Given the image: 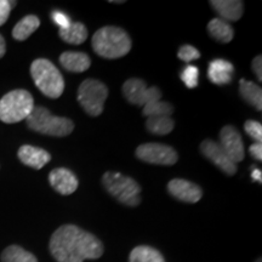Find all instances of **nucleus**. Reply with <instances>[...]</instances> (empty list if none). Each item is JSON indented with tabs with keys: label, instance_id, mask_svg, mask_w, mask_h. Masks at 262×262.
<instances>
[{
	"label": "nucleus",
	"instance_id": "obj_1",
	"mask_svg": "<svg viewBox=\"0 0 262 262\" xmlns=\"http://www.w3.org/2000/svg\"><path fill=\"white\" fill-rule=\"evenodd\" d=\"M50 253L57 262H84L102 256L103 245L94 234L74 225L61 226L50 239Z\"/></svg>",
	"mask_w": 262,
	"mask_h": 262
},
{
	"label": "nucleus",
	"instance_id": "obj_2",
	"mask_svg": "<svg viewBox=\"0 0 262 262\" xmlns=\"http://www.w3.org/2000/svg\"><path fill=\"white\" fill-rule=\"evenodd\" d=\"M94 51L103 58H120L131 50V39L124 29L106 26L95 33L91 40Z\"/></svg>",
	"mask_w": 262,
	"mask_h": 262
},
{
	"label": "nucleus",
	"instance_id": "obj_3",
	"mask_svg": "<svg viewBox=\"0 0 262 262\" xmlns=\"http://www.w3.org/2000/svg\"><path fill=\"white\" fill-rule=\"evenodd\" d=\"M34 84L45 96L58 98L63 94L64 79L58 68L47 58H38L31 66Z\"/></svg>",
	"mask_w": 262,
	"mask_h": 262
},
{
	"label": "nucleus",
	"instance_id": "obj_4",
	"mask_svg": "<svg viewBox=\"0 0 262 262\" xmlns=\"http://www.w3.org/2000/svg\"><path fill=\"white\" fill-rule=\"evenodd\" d=\"M27 125L31 130L42 135L64 137L73 131L74 123L63 117L52 116L45 107H34L27 119Z\"/></svg>",
	"mask_w": 262,
	"mask_h": 262
},
{
	"label": "nucleus",
	"instance_id": "obj_5",
	"mask_svg": "<svg viewBox=\"0 0 262 262\" xmlns=\"http://www.w3.org/2000/svg\"><path fill=\"white\" fill-rule=\"evenodd\" d=\"M102 185L118 202L127 206H137L141 203V187L135 180L120 172L107 171L102 176Z\"/></svg>",
	"mask_w": 262,
	"mask_h": 262
},
{
	"label": "nucleus",
	"instance_id": "obj_6",
	"mask_svg": "<svg viewBox=\"0 0 262 262\" xmlns=\"http://www.w3.org/2000/svg\"><path fill=\"white\" fill-rule=\"evenodd\" d=\"M34 108V100L27 90H12L0 100V120L6 124L27 119Z\"/></svg>",
	"mask_w": 262,
	"mask_h": 262
},
{
	"label": "nucleus",
	"instance_id": "obj_7",
	"mask_svg": "<svg viewBox=\"0 0 262 262\" xmlns=\"http://www.w3.org/2000/svg\"><path fill=\"white\" fill-rule=\"evenodd\" d=\"M107 97L108 88L96 79L84 80L78 89V102L85 112L93 117L100 116L103 112Z\"/></svg>",
	"mask_w": 262,
	"mask_h": 262
},
{
	"label": "nucleus",
	"instance_id": "obj_8",
	"mask_svg": "<svg viewBox=\"0 0 262 262\" xmlns=\"http://www.w3.org/2000/svg\"><path fill=\"white\" fill-rule=\"evenodd\" d=\"M123 95L126 101L136 106H145V104L159 101L162 98V91L157 86L147 88V84L143 80L137 78H131L123 85Z\"/></svg>",
	"mask_w": 262,
	"mask_h": 262
},
{
	"label": "nucleus",
	"instance_id": "obj_9",
	"mask_svg": "<svg viewBox=\"0 0 262 262\" xmlns=\"http://www.w3.org/2000/svg\"><path fill=\"white\" fill-rule=\"evenodd\" d=\"M136 157L142 162L156 165H173L179 160L178 152L162 143H143L137 147Z\"/></svg>",
	"mask_w": 262,
	"mask_h": 262
},
{
	"label": "nucleus",
	"instance_id": "obj_10",
	"mask_svg": "<svg viewBox=\"0 0 262 262\" xmlns=\"http://www.w3.org/2000/svg\"><path fill=\"white\" fill-rule=\"evenodd\" d=\"M219 145L224 149L229 159L234 164L244 160L245 147L242 135L239 131L232 125H226L220 131V141Z\"/></svg>",
	"mask_w": 262,
	"mask_h": 262
},
{
	"label": "nucleus",
	"instance_id": "obj_11",
	"mask_svg": "<svg viewBox=\"0 0 262 262\" xmlns=\"http://www.w3.org/2000/svg\"><path fill=\"white\" fill-rule=\"evenodd\" d=\"M201 150L206 159H209L212 164H215L221 171L226 175L232 176L237 172V164H234L228 158L227 155L214 140H204L201 145Z\"/></svg>",
	"mask_w": 262,
	"mask_h": 262
},
{
	"label": "nucleus",
	"instance_id": "obj_12",
	"mask_svg": "<svg viewBox=\"0 0 262 262\" xmlns=\"http://www.w3.org/2000/svg\"><path fill=\"white\" fill-rule=\"evenodd\" d=\"M168 191L173 198L185 203H196L202 199L203 191L198 185L185 179H173L168 183Z\"/></svg>",
	"mask_w": 262,
	"mask_h": 262
},
{
	"label": "nucleus",
	"instance_id": "obj_13",
	"mask_svg": "<svg viewBox=\"0 0 262 262\" xmlns=\"http://www.w3.org/2000/svg\"><path fill=\"white\" fill-rule=\"evenodd\" d=\"M49 182L55 191L62 195H70L77 191L79 181L70 169L57 168L49 173Z\"/></svg>",
	"mask_w": 262,
	"mask_h": 262
},
{
	"label": "nucleus",
	"instance_id": "obj_14",
	"mask_svg": "<svg viewBox=\"0 0 262 262\" xmlns=\"http://www.w3.org/2000/svg\"><path fill=\"white\" fill-rule=\"evenodd\" d=\"M234 66L229 61L216 58L209 63L208 78L212 84L227 85L231 84L234 77Z\"/></svg>",
	"mask_w": 262,
	"mask_h": 262
},
{
	"label": "nucleus",
	"instance_id": "obj_15",
	"mask_svg": "<svg viewBox=\"0 0 262 262\" xmlns=\"http://www.w3.org/2000/svg\"><path fill=\"white\" fill-rule=\"evenodd\" d=\"M18 159L25 165L35 170H40L51 160V155L45 149L31 145H25L18 149Z\"/></svg>",
	"mask_w": 262,
	"mask_h": 262
},
{
	"label": "nucleus",
	"instance_id": "obj_16",
	"mask_svg": "<svg viewBox=\"0 0 262 262\" xmlns=\"http://www.w3.org/2000/svg\"><path fill=\"white\" fill-rule=\"evenodd\" d=\"M210 4L220 18L229 22H235L242 18L244 12V3L241 0H211Z\"/></svg>",
	"mask_w": 262,
	"mask_h": 262
},
{
	"label": "nucleus",
	"instance_id": "obj_17",
	"mask_svg": "<svg viewBox=\"0 0 262 262\" xmlns=\"http://www.w3.org/2000/svg\"><path fill=\"white\" fill-rule=\"evenodd\" d=\"M60 63L66 71L72 73H83L91 66L89 55L79 51H66L60 56Z\"/></svg>",
	"mask_w": 262,
	"mask_h": 262
},
{
	"label": "nucleus",
	"instance_id": "obj_18",
	"mask_svg": "<svg viewBox=\"0 0 262 262\" xmlns=\"http://www.w3.org/2000/svg\"><path fill=\"white\" fill-rule=\"evenodd\" d=\"M208 32L216 41L221 42V44H227L234 37V31L232 26L220 17L212 18L209 22Z\"/></svg>",
	"mask_w": 262,
	"mask_h": 262
},
{
	"label": "nucleus",
	"instance_id": "obj_19",
	"mask_svg": "<svg viewBox=\"0 0 262 262\" xmlns=\"http://www.w3.org/2000/svg\"><path fill=\"white\" fill-rule=\"evenodd\" d=\"M239 91L245 102L256 108L257 111L262 110V90L257 84L245 79L239 81Z\"/></svg>",
	"mask_w": 262,
	"mask_h": 262
},
{
	"label": "nucleus",
	"instance_id": "obj_20",
	"mask_svg": "<svg viewBox=\"0 0 262 262\" xmlns=\"http://www.w3.org/2000/svg\"><path fill=\"white\" fill-rule=\"evenodd\" d=\"M40 26V19H39L35 15H28L18 21L16 26L12 29V37L16 40L24 41L26 39L31 37Z\"/></svg>",
	"mask_w": 262,
	"mask_h": 262
},
{
	"label": "nucleus",
	"instance_id": "obj_21",
	"mask_svg": "<svg viewBox=\"0 0 262 262\" xmlns=\"http://www.w3.org/2000/svg\"><path fill=\"white\" fill-rule=\"evenodd\" d=\"M60 38L62 40L68 42L72 45H80L88 39V32L86 27L80 22H72L70 27L67 29H60L58 31Z\"/></svg>",
	"mask_w": 262,
	"mask_h": 262
},
{
	"label": "nucleus",
	"instance_id": "obj_22",
	"mask_svg": "<svg viewBox=\"0 0 262 262\" xmlns=\"http://www.w3.org/2000/svg\"><path fill=\"white\" fill-rule=\"evenodd\" d=\"M129 262H165V260L157 249L147 245H140L133 249Z\"/></svg>",
	"mask_w": 262,
	"mask_h": 262
},
{
	"label": "nucleus",
	"instance_id": "obj_23",
	"mask_svg": "<svg viewBox=\"0 0 262 262\" xmlns=\"http://www.w3.org/2000/svg\"><path fill=\"white\" fill-rule=\"evenodd\" d=\"M3 262H38L34 255L18 245H10L3 251Z\"/></svg>",
	"mask_w": 262,
	"mask_h": 262
},
{
	"label": "nucleus",
	"instance_id": "obj_24",
	"mask_svg": "<svg viewBox=\"0 0 262 262\" xmlns=\"http://www.w3.org/2000/svg\"><path fill=\"white\" fill-rule=\"evenodd\" d=\"M173 126L175 123L170 117H153L146 122L147 130L155 135H168L173 130Z\"/></svg>",
	"mask_w": 262,
	"mask_h": 262
},
{
	"label": "nucleus",
	"instance_id": "obj_25",
	"mask_svg": "<svg viewBox=\"0 0 262 262\" xmlns=\"http://www.w3.org/2000/svg\"><path fill=\"white\" fill-rule=\"evenodd\" d=\"M173 113V107L171 103L165 101H153L143 106L142 114L147 118L153 117H170Z\"/></svg>",
	"mask_w": 262,
	"mask_h": 262
},
{
	"label": "nucleus",
	"instance_id": "obj_26",
	"mask_svg": "<svg viewBox=\"0 0 262 262\" xmlns=\"http://www.w3.org/2000/svg\"><path fill=\"white\" fill-rule=\"evenodd\" d=\"M183 83L188 89H194L199 83V70L193 64H187L180 74Z\"/></svg>",
	"mask_w": 262,
	"mask_h": 262
},
{
	"label": "nucleus",
	"instance_id": "obj_27",
	"mask_svg": "<svg viewBox=\"0 0 262 262\" xmlns=\"http://www.w3.org/2000/svg\"><path fill=\"white\" fill-rule=\"evenodd\" d=\"M178 56L180 60L189 63V62L198 60V58L201 57V52H199L198 49L192 47V45H182V47L179 49Z\"/></svg>",
	"mask_w": 262,
	"mask_h": 262
},
{
	"label": "nucleus",
	"instance_id": "obj_28",
	"mask_svg": "<svg viewBox=\"0 0 262 262\" xmlns=\"http://www.w3.org/2000/svg\"><path fill=\"white\" fill-rule=\"evenodd\" d=\"M244 130L251 139L256 141V143H261L262 141V125L256 120H247L244 124Z\"/></svg>",
	"mask_w": 262,
	"mask_h": 262
},
{
	"label": "nucleus",
	"instance_id": "obj_29",
	"mask_svg": "<svg viewBox=\"0 0 262 262\" xmlns=\"http://www.w3.org/2000/svg\"><path fill=\"white\" fill-rule=\"evenodd\" d=\"M51 18L55 22V25L60 27V29H67L72 24L70 16L62 11H54L51 14Z\"/></svg>",
	"mask_w": 262,
	"mask_h": 262
},
{
	"label": "nucleus",
	"instance_id": "obj_30",
	"mask_svg": "<svg viewBox=\"0 0 262 262\" xmlns=\"http://www.w3.org/2000/svg\"><path fill=\"white\" fill-rule=\"evenodd\" d=\"M16 2H9V0H0V26H3L8 21L10 12L15 8Z\"/></svg>",
	"mask_w": 262,
	"mask_h": 262
},
{
	"label": "nucleus",
	"instance_id": "obj_31",
	"mask_svg": "<svg viewBox=\"0 0 262 262\" xmlns=\"http://www.w3.org/2000/svg\"><path fill=\"white\" fill-rule=\"evenodd\" d=\"M253 71L255 75H256L257 80L261 81L262 80V57L258 55L254 58L253 61Z\"/></svg>",
	"mask_w": 262,
	"mask_h": 262
},
{
	"label": "nucleus",
	"instance_id": "obj_32",
	"mask_svg": "<svg viewBox=\"0 0 262 262\" xmlns=\"http://www.w3.org/2000/svg\"><path fill=\"white\" fill-rule=\"evenodd\" d=\"M249 152H250L251 157H253L254 159H256L257 162H261L262 160V146L261 143H253V145L250 146V148H249Z\"/></svg>",
	"mask_w": 262,
	"mask_h": 262
},
{
	"label": "nucleus",
	"instance_id": "obj_33",
	"mask_svg": "<svg viewBox=\"0 0 262 262\" xmlns=\"http://www.w3.org/2000/svg\"><path fill=\"white\" fill-rule=\"evenodd\" d=\"M251 179L253 181L261 183L262 182V171L258 168H253V172H251Z\"/></svg>",
	"mask_w": 262,
	"mask_h": 262
},
{
	"label": "nucleus",
	"instance_id": "obj_34",
	"mask_svg": "<svg viewBox=\"0 0 262 262\" xmlns=\"http://www.w3.org/2000/svg\"><path fill=\"white\" fill-rule=\"evenodd\" d=\"M6 52V44H5V39L0 34V58L5 55Z\"/></svg>",
	"mask_w": 262,
	"mask_h": 262
},
{
	"label": "nucleus",
	"instance_id": "obj_35",
	"mask_svg": "<svg viewBox=\"0 0 262 262\" xmlns=\"http://www.w3.org/2000/svg\"><path fill=\"white\" fill-rule=\"evenodd\" d=\"M257 262H261V260H257Z\"/></svg>",
	"mask_w": 262,
	"mask_h": 262
}]
</instances>
